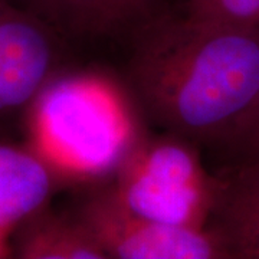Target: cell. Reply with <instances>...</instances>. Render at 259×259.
<instances>
[{
	"instance_id": "1",
	"label": "cell",
	"mask_w": 259,
	"mask_h": 259,
	"mask_svg": "<svg viewBox=\"0 0 259 259\" xmlns=\"http://www.w3.org/2000/svg\"><path fill=\"white\" fill-rule=\"evenodd\" d=\"M125 81L151 122L222 148L259 101V29L167 13L133 35Z\"/></svg>"
},
{
	"instance_id": "2",
	"label": "cell",
	"mask_w": 259,
	"mask_h": 259,
	"mask_svg": "<svg viewBox=\"0 0 259 259\" xmlns=\"http://www.w3.org/2000/svg\"><path fill=\"white\" fill-rule=\"evenodd\" d=\"M108 186L130 212L193 229H206L216 197V176L203 166L197 144L166 131H134Z\"/></svg>"
},
{
	"instance_id": "3",
	"label": "cell",
	"mask_w": 259,
	"mask_h": 259,
	"mask_svg": "<svg viewBox=\"0 0 259 259\" xmlns=\"http://www.w3.org/2000/svg\"><path fill=\"white\" fill-rule=\"evenodd\" d=\"M74 213L108 259H226L207 228L154 222L130 212L108 185L91 190Z\"/></svg>"
},
{
	"instance_id": "4",
	"label": "cell",
	"mask_w": 259,
	"mask_h": 259,
	"mask_svg": "<svg viewBox=\"0 0 259 259\" xmlns=\"http://www.w3.org/2000/svg\"><path fill=\"white\" fill-rule=\"evenodd\" d=\"M62 39L35 13L0 0V130L26 115L58 75Z\"/></svg>"
},
{
	"instance_id": "5",
	"label": "cell",
	"mask_w": 259,
	"mask_h": 259,
	"mask_svg": "<svg viewBox=\"0 0 259 259\" xmlns=\"http://www.w3.org/2000/svg\"><path fill=\"white\" fill-rule=\"evenodd\" d=\"M214 176L216 197L206 228L226 259H259V157L232 160Z\"/></svg>"
},
{
	"instance_id": "6",
	"label": "cell",
	"mask_w": 259,
	"mask_h": 259,
	"mask_svg": "<svg viewBox=\"0 0 259 259\" xmlns=\"http://www.w3.org/2000/svg\"><path fill=\"white\" fill-rule=\"evenodd\" d=\"M44 19L61 36L134 35L167 15V0H10Z\"/></svg>"
},
{
	"instance_id": "7",
	"label": "cell",
	"mask_w": 259,
	"mask_h": 259,
	"mask_svg": "<svg viewBox=\"0 0 259 259\" xmlns=\"http://www.w3.org/2000/svg\"><path fill=\"white\" fill-rule=\"evenodd\" d=\"M64 177L30 144L0 139V238L49 206Z\"/></svg>"
},
{
	"instance_id": "8",
	"label": "cell",
	"mask_w": 259,
	"mask_h": 259,
	"mask_svg": "<svg viewBox=\"0 0 259 259\" xmlns=\"http://www.w3.org/2000/svg\"><path fill=\"white\" fill-rule=\"evenodd\" d=\"M10 243L13 258L108 259L74 212L56 213L49 206L20 225Z\"/></svg>"
},
{
	"instance_id": "9",
	"label": "cell",
	"mask_w": 259,
	"mask_h": 259,
	"mask_svg": "<svg viewBox=\"0 0 259 259\" xmlns=\"http://www.w3.org/2000/svg\"><path fill=\"white\" fill-rule=\"evenodd\" d=\"M185 15L212 25L259 29V0H186Z\"/></svg>"
},
{
	"instance_id": "10",
	"label": "cell",
	"mask_w": 259,
	"mask_h": 259,
	"mask_svg": "<svg viewBox=\"0 0 259 259\" xmlns=\"http://www.w3.org/2000/svg\"><path fill=\"white\" fill-rule=\"evenodd\" d=\"M221 150H226L232 160L259 157V101L248 118Z\"/></svg>"
},
{
	"instance_id": "11",
	"label": "cell",
	"mask_w": 259,
	"mask_h": 259,
	"mask_svg": "<svg viewBox=\"0 0 259 259\" xmlns=\"http://www.w3.org/2000/svg\"><path fill=\"white\" fill-rule=\"evenodd\" d=\"M3 258H13V249L9 241L0 238V259Z\"/></svg>"
}]
</instances>
